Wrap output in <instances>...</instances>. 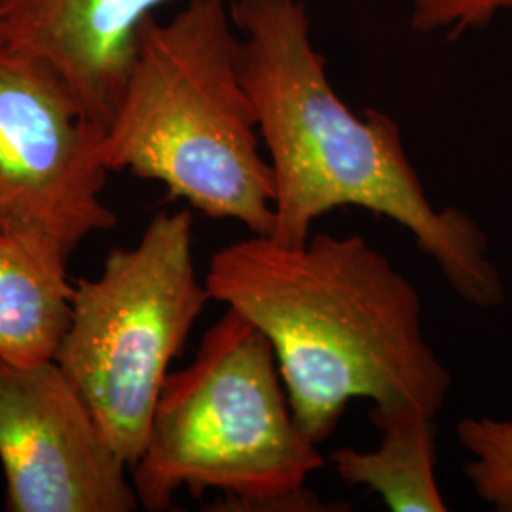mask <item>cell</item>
<instances>
[{
    "label": "cell",
    "instance_id": "cell-1",
    "mask_svg": "<svg viewBox=\"0 0 512 512\" xmlns=\"http://www.w3.org/2000/svg\"><path fill=\"white\" fill-rule=\"evenodd\" d=\"M230 12L239 78L274 175L268 238L302 245L325 213L363 207L410 230L465 302L499 306L505 287L484 232L458 209L431 205L391 116L368 109L361 118L334 92L304 2L238 0Z\"/></svg>",
    "mask_w": 512,
    "mask_h": 512
},
{
    "label": "cell",
    "instance_id": "cell-2",
    "mask_svg": "<svg viewBox=\"0 0 512 512\" xmlns=\"http://www.w3.org/2000/svg\"><path fill=\"white\" fill-rule=\"evenodd\" d=\"M205 287L274 349L294 420L317 446L355 399L410 404L437 418L452 376L427 344L421 298L361 236H268L219 249Z\"/></svg>",
    "mask_w": 512,
    "mask_h": 512
},
{
    "label": "cell",
    "instance_id": "cell-3",
    "mask_svg": "<svg viewBox=\"0 0 512 512\" xmlns=\"http://www.w3.org/2000/svg\"><path fill=\"white\" fill-rule=\"evenodd\" d=\"M258 141L226 0H190L167 21L148 18L103 131L107 169L158 181L211 219L270 236L274 175Z\"/></svg>",
    "mask_w": 512,
    "mask_h": 512
},
{
    "label": "cell",
    "instance_id": "cell-4",
    "mask_svg": "<svg viewBox=\"0 0 512 512\" xmlns=\"http://www.w3.org/2000/svg\"><path fill=\"white\" fill-rule=\"evenodd\" d=\"M323 465L294 420L272 344L228 308L192 365L165 378L131 484L152 512L181 490L222 492L238 511H321L304 486Z\"/></svg>",
    "mask_w": 512,
    "mask_h": 512
},
{
    "label": "cell",
    "instance_id": "cell-5",
    "mask_svg": "<svg viewBox=\"0 0 512 512\" xmlns=\"http://www.w3.org/2000/svg\"><path fill=\"white\" fill-rule=\"evenodd\" d=\"M194 219L162 211L95 279H76L54 361L90 406L118 456L139 459L169 366L211 300L194 264Z\"/></svg>",
    "mask_w": 512,
    "mask_h": 512
},
{
    "label": "cell",
    "instance_id": "cell-6",
    "mask_svg": "<svg viewBox=\"0 0 512 512\" xmlns=\"http://www.w3.org/2000/svg\"><path fill=\"white\" fill-rule=\"evenodd\" d=\"M101 139L50 63L0 42V232L69 266L82 241L110 230Z\"/></svg>",
    "mask_w": 512,
    "mask_h": 512
},
{
    "label": "cell",
    "instance_id": "cell-7",
    "mask_svg": "<svg viewBox=\"0 0 512 512\" xmlns=\"http://www.w3.org/2000/svg\"><path fill=\"white\" fill-rule=\"evenodd\" d=\"M0 465L6 511L139 509L128 463L55 361L0 359Z\"/></svg>",
    "mask_w": 512,
    "mask_h": 512
},
{
    "label": "cell",
    "instance_id": "cell-8",
    "mask_svg": "<svg viewBox=\"0 0 512 512\" xmlns=\"http://www.w3.org/2000/svg\"><path fill=\"white\" fill-rule=\"evenodd\" d=\"M165 2L0 0V40L50 63L105 131L124 93L139 29Z\"/></svg>",
    "mask_w": 512,
    "mask_h": 512
},
{
    "label": "cell",
    "instance_id": "cell-9",
    "mask_svg": "<svg viewBox=\"0 0 512 512\" xmlns=\"http://www.w3.org/2000/svg\"><path fill=\"white\" fill-rule=\"evenodd\" d=\"M69 266L25 239L0 232V359L54 361L71 319Z\"/></svg>",
    "mask_w": 512,
    "mask_h": 512
},
{
    "label": "cell",
    "instance_id": "cell-10",
    "mask_svg": "<svg viewBox=\"0 0 512 512\" xmlns=\"http://www.w3.org/2000/svg\"><path fill=\"white\" fill-rule=\"evenodd\" d=\"M370 420L382 431V444L374 452H332L330 463L340 478L376 492L389 511H448L435 476V418L416 406L397 404L372 406Z\"/></svg>",
    "mask_w": 512,
    "mask_h": 512
},
{
    "label": "cell",
    "instance_id": "cell-11",
    "mask_svg": "<svg viewBox=\"0 0 512 512\" xmlns=\"http://www.w3.org/2000/svg\"><path fill=\"white\" fill-rule=\"evenodd\" d=\"M459 442L471 454L465 476L480 499L495 511L512 512V421L465 418L458 425Z\"/></svg>",
    "mask_w": 512,
    "mask_h": 512
},
{
    "label": "cell",
    "instance_id": "cell-12",
    "mask_svg": "<svg viewBox=\"0 0 512 512\" xmlns=\"http://www.w3.org/2000/svg\"><path fill=\"white\" fill-rule=\"evenodd\" d=\"M512 10V0H412V27L425 35L458 37Z\"/></svg>",
    "mask_w": 512,
    "mask_h": 512
},
{
    "label": "cell",
    "instance_id": "cell-13",
    "mask_svg": "<svg viewBox=\"0 0 512 512\" xmlns=\"http://www.w3.org/2000/svg\"><path fill=\"white\" fill-rule=\"evenodd\" d=\"M0 42H2V40H0Z\"/></svg>",
    "mask_w": 512,
    "mask_h": 512
}]
</instances>
